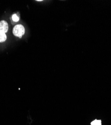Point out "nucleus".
<instances>
[{
    "instance_id": "1",
    "label": "nucleus",
    "mask_w": 111,
    "mask_h": 125,
    "mask_svg": "<svg viewBox=\"0 0 111 125\" xmlns=\"http://www.w3.org/2000/svg\"><path fill=\"white\" fill-rule=\"evenodd\" d=\"M25 28L22 25H18L15 26L13 30V33L14 36L20 38L22 37V36L25 34Z\"/></svg>"
},
{
    "instance_id": "3",
    "label": "nucleus",
    "mask_w": 111,
    "mask_h": 125,
    "mask_svg": "<svg viewBox=\"0 0 111 125\" xmlns=\"http://www.w3.org/2000/svg\"><path fill=\"white\" fill-rule=\"evenodd\" d=\"M7 39V36L5 33L0 32V42H4Z\"/></svg>"
},
{
    "instance_id": "5",
    "label": "nucleus",
    "mask_w": 111,
    "mask_h": 125,
    "mask_svg": "<svg viewBox=\"0 0 111 125\" xmlns=\"http://www.w3.org/2000/svg\"><path fill=\"white\" fill-rule=\"evenodd\" d=\"M12 20L15 22H17L19 21V18L16 14H14L12 16Z\"/></svg>"
},
{
    "instance_id": "4",
    "label": "nucleus",
    "mask_w": 111,
    "mask_h": 125,
    "mask_svg": "<svg viewBox=\"0 0 111 125\" xmlns=\"http://www.w3.org/2000/svg\"><path fill=\"white\" fill-rule=\"evenodd\" d=\"M101 124H102L101 120H95L91 123L92 125H101Z\"/></svg>"
},
{
    "instance_id": "2",
    "label": "nucleus",
    "mask_w": 111,
    "mask_h": 125,
    "mask_svg": "<svg viewBox=\"0 0 111 125\" xmlns=\"http://www.w3.org/2000/svg\"><path fill=\"white\" fill-rule=\"evenodd\" d=\"M8 24L5 21H2L0 22V32L6 33L8 31Z\"/></svg>"
}]
</instances>
